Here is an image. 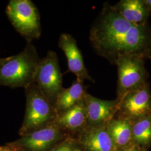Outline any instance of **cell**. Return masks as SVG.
Here are the masks:
<instances>
[{"label": "cell", "instance_id": "cell-4", "mask_svg": "<svg viewBox=\"0 0 151 151\" xmlns=\"http://www.w3.org/2000/svg\"><path fill=\"white\" fill-rule=\"evenodd\" d=\"M6 14L12 26L27 42L40 37V17L37 7L30 0H10Z\"/></svg>", "mask_w": 151, "mask_h": 151}, {"label": "cell", "instance_id": "cell-13", "mask_svg": "<svg viewBox=\"0 0 151 151\" xmlns=\"http://www.w3.org/2000/svg\"><path fill=\"white\" fill-rule=\"evenodd\" d=\"M113 7L127 21L133 24L146 25L150 13L142 0H121Z\"/></svg>", "mask_w": 151, "mask_h": 151}, {"label": "cell", "instance_id": "cell-1", "mask_svg": "<svg viewBox=\"0 0 151 151\" xmlns=\"http://www.w3.org/2000/svg\"><path fill=\"white\" fill-rule=\"evenodd\" d=\"M89 40L96 53L113 65L125 56L144 58L151 47V35L146 25L127 21L108 2L104 4L92 25Z\"/></svg>", "mask_w": 151, "mask_h": 151}, {"label": "cell", "instance_id": "cell-21", "mask_svg": "<svg viewBox=\"0 0 151 151\" xmlns=\"http://www.w3.org/2000/svg\"><path fill=\"white\" fill-rule=\"evenodd\" d=\"M11 56L5 58H0V67L11 58Z\"/></svg>", "mask_w": 151, "mask_h": 151}, {"label": "cell", "instance_id": "cell-17", "mask_svg": "<svg viewBox=\"0 0 151 151\" xmlns=\"http://www.w3.org/2000/svg\"><path fill=\"white\" fill-rule=\"evenodd\" d=\"M77 139L67 135L49 151H82Z\"/></svg>", "mask_w": 151, "mask_h": 151}, {"label": "cell", "instance_id": "cell-7", "mask_svg": "<svg viewBox=\"0 0 151 151\" xmlns=\"http://www.w3.org/2000/svg\"><path fill=\"white\" fill-rule=\"evenodd\" d=\"M65 132L53 121L10 143L21 151H49L67 136Z\"/></svg>", "mask_w": 151, "mask_h": 151}, {"label": "cell", "instance_id": "cell-16", "mask_svg": "<svg viewBox=\"0 0 151 151\" xmlns=\"http://www.w3.org/2000/svg\"><path fill=\"white\" fill-rule=\"evenodd\" d=\"M132 141L143 148L151 143V115L136 120L132 123Z\"/></svg>", "mask_w": 151, "mask_h": 151}, {"label": "cell", "instance_id": "cell-8", "mask_svg": "<svg viewBox=\"0 0 151 151\" xmlns=\"http://www.w3.org/2000/svg\"><path fill=\"white\" fill-rule=\"evenodd\" d=\"M151 115V93L146 82L138 88L127 93L119 101L116 116L129 120L132 123Z\"/></svg>", "mask_w": 151, "mask_h": 151}, {"label": "cell", "instance_id": "cell-6", "mask_svg": "<svg viewBox=\"0 0 151 151\" xmlns=\"http://www.w3.org/2000/svg\"><path fill=\"white\" fill-rule=\"evenodd\" d=\"M116 99L120 101L128 92L146 83V70L143 58L137 56H125L119 58Z\"/></svg>", "mask_w": 151, "mask_h": 151}, {"label": "cell", "instance_id": "cell-2", "mask_svg": "<svg viewBox=\"0 0 151 151\" xmlns=\"http://www.w3.org/2000/svg\"><path fill=\"white\" fill-rule=\"evenodd\" d=\"M41 58L32 42H27L24 49L0 67V86L26 88L34 83Z\"/></svg>", "mask_w": 151, "mask_h": 151}, {"label": "cell", "instance_id": "cell-10", "mask_svg": "<svg viewBox=\"0 0 151 151\" xmlns=\"http://www.w3.org/2000/svg\"><path fill=\"white\" fill-rule=\"evenodd\" d=\"M58 47L66 57L68 70L75 75L77 78L95 82L88 72L81 50L75 38L67 33L61 34L59 38Z\"/></svg>", "mask_w": 151, "mask_h": 151}, {"label": "cell", "instance_id": "cell-22", "mask_svg": "<svg viewBox=\"0 0 151 151\" xmlns=\"http://www.w3.org/2000/svg\"><path fill=\"white\" fill-rule=\"evenodd\" d=\"M82 151H83V150H82Z\"/></svg>", "mask_w": 151, "mask_h": 151}, {"label": "cell", "instance_id": "cell-5", "mask_svg": "<svg viewBox=\"0 0 151 151\" xmlns=\"http://www.w3.org/2000/svg\"><path fill=\"white\" fill-rule=\"evenodd\" d=\"M34 82L54 108L57 97L63 87L58 57L54 51L49 50L44 58H41Z\"/></svg>", "mask_w": 151, "mask_h": 151}, {"label": "cell", "instance_id": "cell-15", "mask_svg": "<svg viewBox=\"0 0 151 151\" xmlns=\"http://www.w3.org/2000/svg\"><path fill=\"white\" fill-rule=\"evenodd\" d=\"M107 129L118 150L133 143L132 123L129 120L115 115L107 124Z\"/></svg>", "mask_w": 151, "mask_h": 151}, {"label": "cell", "instance_id": "cell-11", "mask_svg": "<svg viewBox=\"0 0 151 151\" xmlns=\"http://www.w3.org/2000/svg\"><path fill=\"white\" fill-rule=\"evenodd\" d=\"M77 140L84 151H118L107 129V125L86 127L79 132Z\"/></svg>", "mask_w": 151, "mask_h": 151}, {"label": "cell", "instance_id": "cell-18", "mask_svg": "<svg viewBox=\"0 0 151 151\" xmlns=\"http://www.w3.org/2000/svg\"><path fill=\"white\" fill-rule=\"evenodd\" d=\"M143 150L142 148L139 147L133 143L131 144L129 146L125 147L122 149H119L118 151H143Z\"/></svg>", "mask_w": 151, "mask_h": 151}, {"label": "cell", "instance_id": "cell-3", "mask_svg": "<svg viewBox=\"0 0 151 151\" xmlns=\"http://www.w3.org/2000/svg\"><path fill=\"white\" fill-rule=\"evenodd\" d=\"M25 89L26 110L19 134L22 137L54 121V108L34 82Z\"/></svg>", "mask_w": 151, "mask_h": 151}, {"label": "cell", "instance_id": "cell-14", "mask_svg": "<svg viewBox=\"0 0 151 151\" xmlns=\"http://www.w3.org/2000/svg\"><path fill=\"white\" fill-rule=\"evenodd\" d=\"M83 82L82 80L76 78L71 86L62 89L54 105L57 115L73 107L84 99L87 92Z\"/></svg>", "mask_w": 151, "mask_h": 151}, {"label": "cell", "instance_id": "cell-20", "mask_svg": "<svg viewBox=\"0 0 151 151\" xmlns=\"http://www.w3.org/2000/svg\"><path fill=\"white\" fill-rule=\"evenodd\" d=\"M148 12H151V0H142Z\"/></svg>", "mask_w": 151, "mask_h": 151}, {"label": "cell", "instance_id": "cell-9", "mask_svg": "<svg viewBox=\"0 0 151 151\" xmlns=\"http://www.w3.org/2000/svg\"><path fill=\"white\" fill-rule=\"evenodd\" d=\"M86 110V127L106 125L118 111L119 101L105 100L87 93L84 98Z\"/></svg>", "mask_w": 151, "mask_h": 151}, {"label": "cell", "instance_id": "cell-19", "mask_svg": "<svg viewBox=\"0 0 151 151\" xmlns=\"http://www.w3.org/2000/svg\"><path fill=\"white\" fill-rule=\"evenodd\" d=\"M0 151H21L16 146L12 145L10 143L5 146H0Z\"/></svg>", "mask_w": 151, "mask_h": 151}, {"label": "cell", "instance_id": "cell-12", "mask_svg": "<svg viewBox=\"0 0 151 151\" xmlns=\"http://www.w3.org/2000/svg\"><path fill=\"white\" fill-rule=\"evenodd\" d=\"M54 122L65 132H80L86 127V110L84 99L73 107L57 114Z\"/></svg>", "mask_w": 151, "mask_h": 151}]
</instances>
